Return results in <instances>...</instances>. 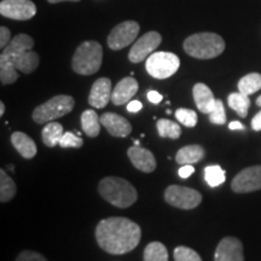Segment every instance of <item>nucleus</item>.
<instances>
[{
	"label": "nucleus",
	"mask_w": 261,
	"mask_h": 261,
	"mask_svg": "<svg viewBox=\"0 0 261 261\" xmlns=\"http://www.w3.org/2000/svg\"><path fill=\"white\" fill-rule=\"evenodd\" d=\"M162 94L159 93L158 91H149L148 92V99L149 102L154 103V104H159L162 100Z\"/></svg>",
	"instance_id": "obj_38"
},
{
	"label": "nucleus",
	"mask_w": 261,
	"mask_h": 261,
	"mask_svg": "<svg viewBox=\"0 0 261 261\" xmlns=\"http://www.w3.org/2000/svg\"><path fill=\"white\" fill-rule=\"evenodd\" d=\"M227 103L228 107L233 109L241 117H246L248 115V110L250 107L249 96H246L238 91V92L231 93L227 97Z\"/></svg>",
	"instance_id": "obj_23"
},
{
	"label": "nucleus",
	"mask_w": 261,
	"mask_h": 261,
	"mask_svg": "<svg viewBox=\"0 0 261 261\" xmlns=\"http://www.w3.org/2000/svg\"><path fill=\"white\" fill-rule=\"evenodd\" d=\"M144 261H168V252L165 244L151 242L144 249Z\"/></svg>",
	"instance_id": "obj_26"
},
{
	"label": "nucleus",
	"mask_w": 261,
	"mask_h": 261,
	"mask_svg": "<svg viewBox=\"0 0 261 261\" xmlns=\"http://www.w3.org/2000/svg\"><path fill=\"white\" fill-rule=\"evenodd\" d=\"M205 156V150L201 145H187L179 149L175 156V161L179 165H194V163L200 162Z\"/></svg>",
	"instance_id": "obj_20"
},
{
	"label": "nucleus",
	"mask_w": 261,
	"mask_h": 261,
	"mask_svg": "<svg viewBox=\"0 0 261 261\" xmlns=\"http://www.w3.org/2000/svg\"><path fill=\"white\" fill-rule=\"evenodd\" d=\"M231 189L237 194L261 190V166H252L241 171L231 181Z\"/></svg>",
	"instance_id": "obj_11"
},
{
	"label": "nucleus",
	"mask_w": 261,
	"mask_h": 261,
	"mask_svg": "<svg viewBox=\"0 0 261 261\" xmlns=\"http://www.w3.org/2000/svg\"><path fill=\"white\" fill-rule=\"evenodd\" d=\"M261 90V74L250 73L238 81V91L241 93L250 96Z\"/></svg>",
	"instance_id": "obj_24"
},
{
	"label": "nucleus",
	"mask_w": 261,
	"mask_h": 261,
	"mask_svg": "<svg viewBox=\"0 0 261 261\" xmlns=\"http://www.w3.org/2000/svg\"><path fill=\"white\" fill-rule=\"evenodd\" d=\"M173 256H174L175 261H202L201 256L194 249L184 246L175 248Z\"/></svg>",
	"instance_id": "obj_31"
},
{
	"label": "nucleus",
	"mask_w": 261,
	"mask_h": 261,
	"mask_svg": "<svg viewBox=\"0 0 261 261\" xmlns=\"http://www.w3.org/2000/svg\"><path fill=\"white\" fill-rule=\"evenodd\" d=\"M18 79L17 69L12 67L9 62L0 60V80L3 85L14 84Z\"/></svg>",
	"instance_id": "obj_30"
},
{
	"label": "nucleus",
	"mask_w": 261,
	"mask_h": 261,
	"mask_svg": "<svg viewBox=\"0 0 261 261\" xmlns=\"http://www.w3.org/2000/svg\"><path fill=\"white\" fill-rule=\"evenodd\" d=\"M143 108V104L139 102V100H132V102H129L127 104V110H128L129 113H138L142 110Z\"/></svg>",
	"instance_id": "obj_39"
},
{
	"label": "nucleus",
	"mask_w": 261,
	"mask_h": 261,
	"mask_svg": "<svg viewBox=\"0 0 261 261\" xmlns=\"http://www.w3.org/2000/svg\"><path fill=\"white\" fill-rule=\"evenodd\" d=\"M50 4H57V3H63V2H80V0H47Z\"/></svg>",
	"instance_id": "obj_42"
},
{
	"label": "nucleus",
	"mask_w": 261,
	"mask_h": 261,
	"mask_svg": "<svg viewBox=\"0 0 261 261\" xmlns=\"http://www.w3.org/2000/svg\"><path fill=\"white\" fill-rule=\"evenodd\" d=\"M0 14L16 21H28L37 14V6L32 0H3Z\"/></svg>",
	"instance_id": "obj_9"
},
{
	"label": "nucleus",
	"mask_w": 261,
	"mask_h": 261,
	"mask_svg": "<svg viewBox=\"0 0 261 261\" xmlns=\"http://www.w3.org/2000/svg\"><path fill=\"white\" fill-rule=\"evenodd\" d=\"M194 172H195V168L192 167V165H184L180 169H179L178 174L180 178L187 179L189 177H191V175L194 174Z\"/></svg>",
	"instance_id": "obj_37"
},
{
	"label": "nucleus",
	"mask_w": 261,
	"mask_h": 261,
	"mask_svg": "<svg viewBox=\"0 0 261 261\" xmlns=\"http://www.w3.org/2000/svg\"><path fill=\"white\" fill-rule=\"evenodd\" d=\"M182 47L189 56L198 60H212L223 54L225 41L215 33H196L185 39Z\"/></svg>",
	"instance_id": "obj_3"
},
{
	"label": "nucleus",
	"mask_w": 261,
	"mask_h": 261,
	"mask_svg": "<svg viewBox=\"0 0 261 261\" xmlns=\"http://www.w3.org/2000/svg\"><path fill=\"white\" fill-rule=\"evenodd\" d=\"M11 41V32L6 27L0 28V47L5 48Z\"/></svg>",
	"instance_id": "obj_36"
},
{
	"label": "nucleus",
	"mask_w": 261,
	"mask_h": 261,
	"mask_svg": "<svg viewBox=\"0 0 261 261\" xmlns=\"http://www.w3.org/2000/svg\"><path fill=\"white\" fill-rule=\"evenodd\" d=\"M94 233L98 246L113 255L129 253L138 246L142 237L139 225L121 217L108 218L99 221Z\"/></svg>",
	"instance_id": "obj_1"
},
{
	"label": "nucleus",
	"mask_w": 261,
	"mask_h": 261,
	"mask_svg": "<svg viewBox=\"0 0 261 261\" xmlns=\"http://www.w3.org/2000/svg\"><path fill=\"white\" fill-rule=\"evenodd\" d=\"M228 128L230 129H244V126L240 121H232L228 125Z\"/></svg>",
	"instance_id": "obj_41"
},
{
	"label": "nucleus",
	"mask_w": 261,
	"mask_h": 261,
	"mask_svg": "<svg viewBox=\"0 0 261 261\" xmlns=\"http://www.w3.org/2000/svg\"><path fill=\"white\" fill-rule=\"evenodd\" d=\"M5 114V104L4 103H0V116H3Z\"/></svg>",
	"instance_id": "obj_43"
},
{
	"label": "nucleus",
	"mask_w": 261,
	"mask_h": 261,
	"mask_svg": "<svg viewBox=\"0 0 261 261\" xmlns=\"http://www.w3.org/2000/svg\"><path fill=\"white\" fill-rule=\"evenodd\" d=\"M100 196L117 208H127L138 200V192L126 179L120 177H107L98 185Z\"/></svg>",
	"instance_id": "obj_2"
},
{
	"label": "nucleus",
	"mask_w": 261,
	"mask_h": 261,
	"mask_svg": "<svg viewBox=\"0 0 261 261\" xmlns=\"http://www.w3.org/2000/svg\"><path fill=\"white\" fill-rule=\"evenodd\" d=\"M214 261H244L243 244L236 237H225L218 244Z\"/></svg>",
	"instance_id": "obj_13"
},
{
	"label": "nucleus",
	"mask_w": 261,
	"mask_h": 261,
	"mask_svg": "<svg viewBox=\"0 0 261 261\" xmlns=\"http://www.w3.org/2000/svg\"><path fill=\"white\" fill-rule=\"evenodd\" d=\"M138 91V83L135 77H123L121 81H119L113 90L112 93V102L115 106H122V104L129 103L132 98Z\"/></svg>",
	"instance_id": "obj_17"
},
{
	"label": "nucleus",
	"mask_w": 261,
	"mask_h": 261,
	"mask_svg": "<svg viewBox=\"0 0 261 261\" xmlns=\"http://www.w3.org/2000/svg\"><path fill=\"white\" fill-rule=\"evenodd\" d=\"M84 145V140L77 135H74L71 132H64L63 137L60 140L61 148H81Z\"/></svg>",
	"instance_id": "obj_34"
},
{
	"label": "nucleus",
	"mask_w": 261,
	"mask_h": 261,
	"mask_svg": "<svg viewBox=\"0 0 261 261\" xmlns=\"http://www.w3.org/2000/svg\"><path fill=\"white\" fill-rule=\"evenodd\" d=\"M204 179L211 188H217L225 181V171L220 166L213 165L204 168Z\"/></svg>",
	"instance_id": "obj_29"
},
{
	"label": "nucleus",
	"mask_w": 261,
	"mask_h": 261,
	"mask_svg": "<svg viewBox=\"0 0 261 261\" xmlns=\"http://www.w3.org/2000/svg\"><path fill=\"white\" fill-rule=\"evenodd\" d=\"M16 261H47L40 253L33 252V250H24L17 256Z\"/></svg>",
	"instance_id": "obj_35"
},
{
	"label": "nucleus",
	"mask_w": 261,
	"mask_h": 261,
	"mask_svg": "<svg viewBox=\"0 0 261 261\" xmlns=\"http://www.w3.org/2000/svg\"><path fill=\"white\" fill-rule=\"evenodd\" d=\"M103 48L97 41H85L75 51L71 67L76 74L92 75L102 67Z\"/></svg>",
	"instance_id": "obj_4"
},
{
	"label": "nucleus",
	"mask_w": 261,
	"mask_h": 261,
	"mask_svg": "<svg viewBox=\"0 0 261 261\" xmlns=\"http://www.w3.org/2000/svg\"><path fill=\"white\" fill-rule=\"evenodd\" d=\"M158 132L160 137L162 138H171V139H177L181 136V128L177 122L171 121L167 119H160L158 123Z\"/></svg>",
	"instance_id": "obj_27"
},
{
	"label": "nucleus",
	"mask_w": 261,
	"mask_h": 261,
	"mask_svg": "<svg viewBox=\"0 0 261 261\" xmlns=\"http://www.w3.org/2000/svg\"><path fill=\"white\" fill-rule=\"evenodd\" d=\"M63 135V126L58 122L51 121L42 129V142L48 148H55L56 145H60V140Z\"/></svg>",
	"instance_id": "obj_22"
},
{
	"label": "nucleus",
	"mask_w": 261,
	"mask_h": 261,
	"mask_svg": "<svg viewBox=\"0 0 261 261\" xmlns=\"http://www.w3.org/2000/svg\"><path fill=\"white\" fill-rule=\"evenodd\" d=\"M175 117L181 125L187 127H195L197 123V114L194 110L185 109V108H180L175 112Z\"/></svg>",
	"instance_id": "obj_32"
},
{
	"label": "nucleus",
	"mask_w": 261,
	"mask_h": 261,
	"mask_svg": "<svg viewBox=\"0 0 261 261\" xmlns=\"http://www.w3.org/2000/svg\"><path fill=\"white\" fill-rule=\"evenodd\" d=\"M162 37L158 32H148L135 42L128 54V60L132 63H140L144 60H148L150 55L160 46Z\"/></svg>",
	"instance_id": "obj_10"
},
{
	"label": "nucleus",
	"mask_w": 261,
	"mask_h": 261,
	"mask_svg": "<svg viewBox=\"0 0 261 261\" xmlns=\"http://www.w3.org/2000/svg\"><path fill=\"white\" fill-rule=\"evenodd\" d=\"M100 123L106 127L108 132L113 137L125 138L132 132V125L128 120L115 113H106L100 116Z\"/></svg>",
	"instance_id": "obj_14"
},
{
	"label": "nucleus",
	"mask_w": 261,
	"mask_h": 261,
	"mask_svg": "<svg viewBox=\"0 0 261 261\" xmlns=\"http://www.w3.org/2000/svg\"><path fill=\"white\" fill-rule=\"evenodd\" d=\"M208 115H210V121L214 123V125H225V122H226V114H225L223 100L217 99L213 110Z\"/></svg>",
	"instance_id": "obj_33"
},
{
	"label": "nucleus",
	"mask_w": 261,
	"mask_h": 261,
	"mask_svg": "<svg viewBox=\"0 0 261 261\" xmlns=\"http://www.w3.org/2000/svg\"><path fill=\"white\" fill-rule=\"evenodd\" d=\"M11 143L18 154L24 159H33L38 152L35 142L23 132H15L11 136Z\"/></svg>",
	"instance_id": "obj_19"
},
{
	"label": "nucleus",
	"mask_w": 261,
	"mask_h": 261,
	"mask_svg": "<svg viewBox=\"0 0 261 261\" xmlns=\"http://www.w3.org/2000/svg\"><path fill=\"white\" fill-rule=\"evenodd\" d=\"M127 155H128L132 165L139 171L144 173H151L155 171L156 159L150 150L142 148L140 145H135L128 149Z\"/></svg>",
	"instance_id": "obj_15"
},
{
	"label": "nucleus",
	"mask_w": 261,
	"mask_h": 261,
	"mask_svg": "<svg viewBox=\"0 0 261 261\" xmlns=\"http://www.w3.org/2000/svg\"><path fill=\"white\" fill-rule=\"evenodd\" d=\"M112 81L108 77H100L94 81L89 96L90 106L97 109H102L107 107L109 100L112 99Z\"/></svg>",
	"instance_id": "obj_16"
},
{
	"label": "nucleus",
	"mask_w": 261,
	"mask_h": 261,
	"mask_svg": "<svg viewBox=\"0 0 261 261\" xmlns=\"http://www.w3.org/2000/svg\"><path fill=\"white\" fill-rule=\"evenodd\" d=\"M252 128L254 130H261V110L253 117Z\"/></svg>",
	"instance_id": "obj_40"
},
{
	"label": "nucleus",
	"mask_w": 261,
	"mask_h": 261,
	"mask_svg": "<svg viewBox=\"0 0 261 261\" xmlns=\"http://www.w3.org/2000/svg\"><path fill=\"white\" fill-rule=\"evenodd\" d=\"M16 191L17 189H16L15 181L6 174L4 169H0V201H11L15 197Z\"/></svg>",
	"instance_id": "obj_25"
},
{
	"label": "nucleus",
	"mask_w": 261,
	"mask_h": 261,
	"mask_svg": "<svg viewBox=\"0 0 261 261\" xmlns=\"http://www.w3.org/2000/svg\"><path fill=\"white\" fill-rule=\"evenodd\" d=\"M256 106L257 107H261V96H259L256 98Z\"/></svg>",
	"instance_id": "obj_44"
},
{
	"label": "nucleus",
	"mask_w": 261,
	"mask_h": 261,
	"mask_svg": "<svg viewBox=\"0 0 261 261\" xmlns=\"http://www.w3.org/2000/svg\"><path fill=\"white\" fill-rule=\"evenodd\" d=\"M34 47V40L28 34H17L14 39H11L10 44L5 48H3V52H21L28 51Z\"/></svg>",
	"instance_id": "obj_28"
},
{
	"label": "nucleus",
	"mask_w": 261,
	"mask_h": 261,
	"mask_svg": "<svg viewBox=\"0 0 261 261\" xmlns=\"http://www.w3.org/2000/svg\"><path fill=\"white\" fill-rule=\"evenodd\" d=\"M139 24L136 21H125L117 24L108 37V46L114 51H119L132 44L138 37Z\"/></svg>",
	"instance_id": "obj_8"
},
{
	"label": "nucleus",
	"mask_w": 261,
	"mask_h": 261,
	"mask_svg": "<svg viewBox=\"0 0 261 261\" xmlns=\"http://www.w3.org/2000/svg\"><path fill=\"white\" fill-rule=\"evenodd\" d=\"M165 200L179 210H194L202 202V195L195 189L169 185L165 191Z\"/></svg>",
	"instance_id": "obj_7"
},
{
	"label": "nucleus",
	"mask_w": 261,
	"mask_h": 261,
	"mask_svg": "<svg viewBox=\"0 0 261 261\" xmlns=\"http://www.w3.org/2000/svg\"><path fill=\"white\" fill-rule=\"evenodd\" d=\"M81 126L86 136L94 138L100 132V117L92 109L85 110L81 115Z\"/></svg>",
	"instance_id": "obj_21"
},
{
	"label": "nucleus",
	"mask_w": 261,
	"mask_h": 261,
	"mask_svg": "<svg viewBox=\"0 0 261 261\" xmlns=\"http://www.w3.org/2000/svg\"><path fill=\"white\" fill-rule=\"evenodd\" d=\"M135 145H139V142H138V140H135Z\"/></svg>",
	"instance_id": "obj_45"
},
{
	"label": "nucleus",
	"mask_w": 261,
	"mask_h": 261,
	"mask_svg": "<svg viewBox=\"0 0 261 261\" xmlns=\"http://www.w3.org/2000/svg\"><path fill=\"white\" fill-rule=\"evenodd\" d=\"M192 96H194L196 107L201 113L210 114L213 110L217 99L207 85L201 83L196 84L192 89Z\"/></svg>",
	"instance_id": "obj_18"
},
{
	"label": "nucleus",
	"mask_w": 261,
	"mask_h": 261,
	"mask_svg": "<svg viewBox=\"0 0 261 261\" xmlns=\"http://www.w3.org/2000/svg\"><path fill=\"white\" fill-rule=\"evenodd\" d=\"M180 67V60L172 52H154L146 60V71L159 80L167 79L177 73Z\"/></svg>",
	"instance_id": "obj_6"
},
{
	"label": "nucleus",
	"mask_w": 261,
	"mask_h": 261,
	"mask_svg": "<svg viewBox=\"0 0 261 261\" xmlns=\"http://www.w3.org/2000/svg\"><path fill=\"white\" fill-rule=\"evenodd\" d=\"M74 104L75 100L71 96H67V94L55 96L47 102L35 108L33 112V120L39 125L48 123L69 114L73 110Z\"/></svg>",
	"instance_id": "obj_5"
},
{
	"label": "nucleus",
	"mask_w": 261,
	"mask_h": 261,
	"mask_svg": "<svg viewBox=\"0 0 261 261\" xmlns=\"http://www.w3.org/2000/svg\"><path fill=\"white\" fill-rule=\"evenodd\" d=\"M0 60L9 62L12 67L22 71L23 74L33 73L37 69L39 62H40L39 55L32 50L21 52H2Z\"/></svg>",
	"instance_id": "obj_12"
}]
</instances>
